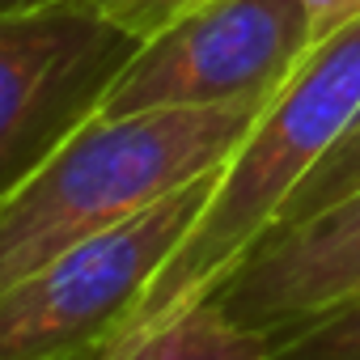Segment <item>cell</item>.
<instances>
[{
  "label": "cell",
  "mask_w": 360,
  "mask_h": 360,
  "mask_svg": "<svg viewBox=\"0 0 360 360\" xmlns=\"http://www.w3.org/2000/svg\"><path fill=\"white\" fill-rule=\"evenodd\" d=\"M360 119V18L309 47L297 72L271 94L250 131L217 169L212 195L178 250L148 280L110 352L157 330L174 314L200 305L238 259L284 217L288 200L322 157ZM106 352V356H110ZM102 356V360H106Z\"/></svg>",
  "instance_id": "6da1fadb"
},
{
  "label": "cell",
  "mask_w": 360,
  "mask_h": 360,
  "mask_svg": "<svg viewBox=\"0 0 360 360\" xmlns=\"http://www.w3.org/2000/svg\"><path fill=\"white\" fill-rule=\"evenodd\" d=\"M271 98L85 119L47 161L0 195V292L217 169Z\"/></svg>",
  "instance_id": "7a4b0ae2"
},
{
  "label": "cell",
  "mask_w": 360,
  "mask_h": 360,
  "mask_svg": "<svg viewBox=\"0 0 360 360\" xmlns=\"http://www.w3.org/2000/svg\"><path fill=\"white\" fill-rule=\"evenodd\" d=\"M217 169L68 246L0 292V360H102L148 280L204 212Z\"/></svg>",
  "instance_id": "3957f363"
},
{
  "label": "cell",
  "mask_w": 360,
  "mask_h": 360,
  "mask_svg": "<svg viewBox=\"0 0 360 360\" xmlns=\"http://www.w3.org/2000/svg\"><path fill=\"white\" fill-rule=\"evenodd\" d=\"M318 43L305 0H212L144 39L98 115L271 98Z\"/></svg>",
  "instance_id": "277c9868"
},
{
  "label": "cell",
  "mask_w": 360,
  "mask_h": 360,
  "mask_svg": "<svg viewBox=\"0 0 360 360\" xmlns=\"http://www.w3.org/2000/svg\"><path fill=\"white\" fill-rule=\"evenodd\" d=\"M136 47L89 0L0 18V195L98 115Z\"/></svg>",
  "instance_id": "5b68a950"
},
{
  "label": "cell",
  "mask_w": 360,
  "mask_h": 360,
  "mask_svg": "<svg viewBox=\"0 0 360 360\" xmlns=\"http://www.w3.org/2000/svg\"><path fill=\"white\" fill-rule=\"evenodd\" d=\"M208 297L263 335L360 297V187L263 233Z\"/></svg>",
  "instance_id": "8992f818"
},
{
  "label": "cell",
  "mask_w": 360,
  "mask_h": 360,
  "mask_svg": "<svg viewBox=\"0 0 360 360\" xmlns=\"http://www.w3.org/2000/svg\"><path fill=\"white\" fill-rule=\"evenodd\" d=\"M106 360H271V343L263 330L242 326L212 297H204Z\"/></svg>",
  "instance_id": "52a82bcc"
},
{
  "label": "cell",
  "mask_w": 360,
  "mask_h": 360,
  "mask_svg": "<svg viewBox=\"0 0 360 360\" xmlns=\"http://www.w3.org/2000/svg\"><path fill=\"white\" fill-rule=\"evenodd\" d=\"M271 360H360V297L267 335Z\"/></svg>",
  "instance_id": "ba28073f"
},
{
  "label": "cell",
  "mask_w": 360,
  "mask_h": 360,
  "mask_svg": "<svg viewBox=\"0 0 360 360\" xmlns=\"http://www.w3.org/2000/svg\"><path fill=\"white\" fill-rule=\"evenodd\" d=\"M356 187H360V119L343 131V140L322 157V165L301 183V191L288 200V208H284V217H280L276 225L301 221V217H309V212H318V208L343 200V195L356 191ZM267 233H271V229H267Z\"/></svg>",
  "instance_id": "9c48e42d"
},
{
  "label": "cell",
  "mask_w": 360,
  "mask_h": 360,
  "mask_svg": "<svg viewBox=\"0 0 360 360\" xmlns=\"http://www.w3.org/2000/svg\"><path fill=\"white\" fill-rule=\"evenodd\" d=\"M89 5H94L110 26H119L123 34H131L136 43H144V39L161 34L165 26L191 18L195 9L212 5V0H89Z\"/></svg>",
  "instance_id": "30bf717a"
},
{
  "label": "cell",
  "mask_w": 360,
  "mask_h": 360,
  "mask_svg": "<svg viewBox=\"0 0 360 360\" xmlns=\"http://www.w3.org/2000/svg\"><path fill=\"white\" fill-rule=\"evenodd\" d=\"M305 9L314 18V34L326 39L330 30H339L352 18H360V0H305Z\"/></svg>",
  "instance_id": "8fae6325"
},
{
  "label": "cell",
  "mask_w": 360,
  "mask_h": 360,
  "mask_svg": "<svg viewBox=\"0 0 360 360\" xmlns=\"http://www.w3.org/2000/svg\"><path fill=\"white\" fill-rule=\"evenodd\" d=\"M39 5H51V0H0V18H13V13H30Z\"/></svg>",
  "instance_id": "7c38bea8"
}]
</instances>
